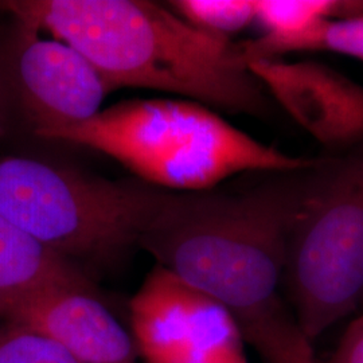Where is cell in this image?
Instances as JSON below:
<instances>
[{
  "mask_svg": "<svg viewBox=\"0 0 363 363\" xmlns=\"http://www.w3.org/2000/svg\"><path fill=\"white\" fill-rule=\"evenodd\" d=\"M0 319L54 340L79 363H136L132 334L93 286H55L16 301Z\"/></svg>",
  "mask_w": 363,
  "mask_h": 363,
  "instance_id": "cell-9",
  "label": "cell"
},
{
  "mask_svg": "<svg viewBox=\"0 0 363 363\" xmlns=\"http://www.w3.org/2000/svg\"><path fill=\"white\" fill-rule=\"evenodd\" d=\"M328 363H363V315L351 322Z\"/></svg>",
  "mask_w": 363,
  "mask_h": 363,
  "instance_id": "cell-16",
  "label": "cell"
},
{
  "mask_svg": "<svg viewBox=\"0 0 363 363\" xmlns=\"http://www.w3.org/2000/svg\"><path fill=\"white\" fill-rule=\"evenodd\" d=\"M238 48L247 65L298 52H337L363 62V15L328 19L291 34H264L238 43Z\"/></svg>",
  "mask_w": 363,
  "mask_h": 363,
  "instance_id": "cell-11",
  "label": "cell"
},
{
  "mask_svg": "<svg viewBox=\"0 0 363 363\" xmlns=\"http://www.w3.org/2000/svg\"><path fill=\"white\" fill-rule=\"evenodd\" d=\"M363 15V1L345 0H256V21L265 34L298 33L328 19Z\"/></svg>",
  "mask_w": 363,
  "mask_h": 363,
  "instance_id": "cell-12",
  "label": "cell"
},
{
  "mask_svg": "<svg viewBox=\"0 0 363 363\" xmlns=\"http://www.w3.org/2000/svg\"><path fill=\"white\" fill-rule=\"evenodd\" d=\"M315 166L262 172L234 189L164 190L138 245L156 265L220 303L240 328L255 325L284 308L279 286L288 234Z\"/></svg>",
  "mask_w": 363,
  "mask_h": 363,
  "instance_id": "cell-1",
  "label": "cell"
},
{
  "mask_svg": "<svg viewBox=\"0 0 363 363\" xmlns=\"http://www.w3.org/2000/svg\"><path fill=\"white\" fill-rule=\"evenodd\" d=\"M0 363H79L35 331L0 319Z\"/></svg>",
  "mask_w": 363,
  "mask_h": 363,
  "instance_id": "cell-15",
  "label": "cell"
},
{
  "mask_svg": "<svg viewBox=\"0 0 363 363\" xmlns=\"http://www.w3.org/2000/svg\"><path fill=\"white\" fill-rule=\"evenodd\" d=\"M163 191L38 156L0 155V217L74 264L113 261L138 245Z\"/></svg>",
  "mask_w": 363,
  "mask_h": 363,
  "instance_id": "cell-4",
  "label": "cell"
},
{
  "mask_svg": "<svg viewBox=\"0 0 363 363\" xmlns=\"http://www.w3.org/2000/svg\"><path fill=\"white\" fill-rule=\"evenodd\" d=\"M0 7H1V1H0Z\"/></svg>",
  "mask_w": 363,
  "mask_h": 363,
  "instance_id": "cell-18",
  "label": "cell"
},
{
  "mask_svg": "<svg viewBox=\"0 0 363 363\" xmlns=\"http://www.w3.org/2000/svg\"><path fill=\"white\" fill-rule=\"evenodd\" d=\"M242 330L265 363H316L311 340L301 333L286 307Z\"/></svg>",
  "mask_w": 363,
  "mask_h": 363,
  "instance_id": "cell-13",
  "label": "cell"
},
{
  "mask_svg": "<svg viewBox=\"0 0 363 363\" xmlns=\"http://www.w3.org/2000/svg\"><path fill=\"white\" fill-rule=\"evenodd\" d=\"M9 136V125H7V117H6V111H4V104L1 99V91H0V140Z\"/></svg>",
  "mask_w": 363,
  "mask_h": 363,
  "instance_id": "cell-17",
  "label": "cell"
},
{
  "mask_svg": "<svg viewBox=\"0 0 363 363\" xmlns=\"http://www.w3.org/2000/svg\"><path fill=\"white\" fill-rule=\"evenodd\" d=\"M274 101L319 143L335 152L363 143V86L316 61L247 64Z\"/></svg>",
  "mask_w": 363,
  "mask_h": 363,
  "instance_id": "cell-8",
  "label": "cell"
},
{
  "mask_svg": "<svg viewBox=\"0 0 363 363\" xmlns=\"http://www.w3.org/2000/svg\"><path fill=\"white\" fill-rule=\"evenodd\" d=\"M169 4L190 25L222 38L256 21V0H178Z\"/></svg>",
  "mask_w": 363,
  "mask_h": 363,
  "instance_id": "cell-14",
  "label": "cell"
},
{
  "mask_svg": "<svg viewBox=\"0 0 363 363\" xmlns=\"http://www.w3.org/2000/svg\"><path fill=\"white\" fill-rule=\"evenodd\" d=\"M130 312L147 363H247L233 315L162 267L148 273Z\"/></svg>",
  "mask_w": 363,
  "mask_h": 363,
  "instance_id": "cell-7",
  "label": "cell"
},
{
  "mask_svg": "<svg viewBox=\"0 0 363 363\" xmlns=\"http://www.w3.org/2000/svg\"><path fill=\"white\" fill-rule=\"evenodd\" d=\"M39 140L73 144L117 160L140 181L177 193L214 189L237 174L308 169L320 157L288 155L191 100L133 99Z\"/></svg>",
  "mask_w": 363,
  "mask_h": 363,
  "instance_id": "cell-3",
  "label": "cell"
},
{
  "mask_svg": "<svg viewBox=\"0 0 363 363\" xmlns=\"http://www.w3.org/2000/svg\"><path fill=\"white\" fill-rule=\"evenodd\" d=\"M1 11L81 52L112 91H169L232 113L265 117L271 99L238 45L147 0H7Z\"/></svg>",
  "mask_w": 363,
  "mask_h": 363,
  "instance_id": "cell-2",
  "label": "cell"
},
{
  "mask_svg": "<svg viewBox=\"0 0 363 363\" xmlns=\"http://www.w3.org/2000/svg\"><path fill=\"white\" fill-rule=\"evenodd\" d=\"M284 280L313 340L363 303V143L322 156L288 234Z\"/></svg>",
  "mask_w": 363,
  "mask_h": 363,
  "instance_id": "cell-5",
  "label": "cell"
},
{
  "mask_svg": "<svg viewBox=\"0 0 363 363\" xmlns=\"http://www.w3.org/2000/svg\"><path fill=\"white\" fill-rule=\"evenodd\" d=\"M91 286L77 265L0 217V313L55 286Z\"/></svg>",
  "mask_w": 363,
  "mask_h": 363,
  "instance_id": "cell-10",
  "label": "cell"
},
{
  "mask_svg": "<svg viewBox=\"0 0 363 363\" xmlns=\"http://www.w3.org/2000/svg\"><path fill=\"white\" fill-rule=\"evenodd\" d=\"M18 19L0 35V91L9 135L38 139L101 111L109 84L74 48Z\"/></svg>",
  "mask_w": 363,
  "mask_h": 363,
  "instance_id": "cell-6",
  "label": "cell"
}]
</instances>
